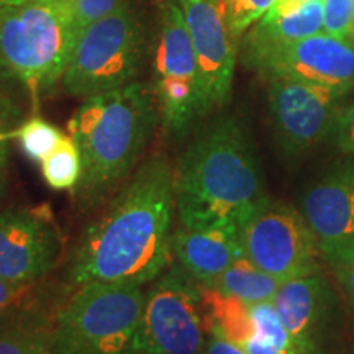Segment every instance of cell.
I'll use <instances>...</instances> for the list:
<instances>
[{"label": "cell", "instance_id": "cell-29", "mask_svg": "<svg viewBox=\"0 0 354 354\" xmlns=\"http://www.w3.org/2000/svg\"><path fill=\"white\" fill-rule=\"evenodd\" d=\"M342 282L344 292H346V297L349 300V304L354 307V258L351 263L348 264V268L344 269V272L339 276L338 279Z\"/></svg>", "mask_w": 354, "mask_h": 354}, {"label": "cell", "instance_id": "cell-26", "mask_svg": "<svg viewBox=\"0 0 354 354\" xmlns=\"http://www.w3.org/2000/svg\"><path fill=\"white\" fill-rule=\"evenodd\" d=\"M330 136L339 151L354 156V104L338 110Z\"/></svg>", "mask_w": 354, "mask_h": 354}, {"label": "cell", "instance_id": "cell-1", "mask_svg": "<svg viewBox=\"0 0 354 354\" xmlns=\"http://www.w3.org/2000/svg\"><path fill=\"white\" fill-rule=\"evenodd\" d=\"M174 212V166L156 154L136 167L79 238L69 259V284H151L172 263Z\"/></svg>", "mask_w": 354, "mask_h": 354}, {"label": "cell", "instance_id": "cell-10", "mask_svg": "<svg viewBox=\"0 0 354 354\" xmlns=\"http://www.w3.org/2000/svg\"><path fill=\"white\" fill-rule=\"evenodd\" d=\"M241 61L261 77L354 88V39L318 33L299 41L241 46Z\"/></svg>", "mask_w": 354, "mask_h": 354}, {"label": "cell", "instance_id": "cell-22", "mask_svg": "<svg viewBox=\"0 0 354 354\" xmlns=\"http://www.w3.org/2000/svg\"><path fill=\"white\" fill-rule=\"evenodd\" d=\"M276 0H221L225 19L233 37L241 41L245 33L271 10Z\"/></svg>", "mask_w": 354, "mask_h": 354}, {"label": "cell", "instance_id": "cell-18", "mask_svg": "<svg viewBox=\"0 0 354 354\" xmlns=\"http://www.w3.org/2000/svg\"><path fill=\"white\" fill-rule=\"evenodd\" d=\"M21 304L0 318V354H41L51 348L57 308Z\"/></svg>", "mask_w": 354, "mask_h": 354}, {"label": "cell", "instance_id": "cell-17", "mask_svg": "<svg viewBox=\"0 0 354 354\" xmlns=\"http://www.w3.org/2000/svg\"><path fill=\"white\" fill-rule=\"evenodd\" d=\"M323 32V0H310L297 6H272L240 43L241 46H269L299 41Z\"/></svg>", "mask_w": 354, "mask_h": 354}, {"label": "cell", "instance_id": "cell-14", "mask_svg": "<svg viewBox=\"0 0 354 354\" xmlns=\"http://www.w3.org/2000/svg\"><path fill=\"white\" fill-rule=\"evenodd\" d=\"M180 8L196 53L207 115L227 105L232 97L240 41L230 30L221 0H185Z\"/></svg>", "mask_w": 354, "mask_h": 354}, {"label": "cell", "instance_id": "cell-30", "mask_svg": "<svg viewBox=\"0 0 354 354\" xmlns=\"http://www.w3.org/2000/svg\"><path fill=\"white\" fill-rule=\"evenodd\" d=\"M25 2L26 0H0V17H3L7 12L13 10V8L21 6V3Z\"/></svg>", "mask_w": 354, "mask_h": 354}, {"label": "cell", "instance_id": "cell-33", "mask_svg": "<svg viewBox=\"0 0 354 354\" xmlns=\"http://www.w3.org/2000/svg\"><path fill=\"white\" fill-rule=\"evenodd\" d=\"M159 2H166V3H177V6H180V3L185 2V0H159Z\"/></svg>", "mask_w": 354, "mask_h": 354}, {"label": "cell", "instance_id": "cell-20", "mask_svg": "<svg viewBox=\"0 0 354 354\" xmlns=\"http://www.w3.org/2000/svg\"><path fill=\"white\" fill-rule=\"evenodd\" d=\"M41 176L48 187L74 192L82 177V158L73 136L64 135L55 151L41 162Z\"/></svg>", "mask_w": 354, "mask_h": 354}, {"label": "cell", "instance_id": "cell-7", "mask_svg": "<svg viewBox=\"0 0 354 354\" xmlns=\"http://www.w3.org/2000/svg\"><path fill=\"white\" fill-rule=\"evenodd\" d=\"M151 68L161 130L169 140H184L194 123L205 115L196 53L183 8L177 3L159 2Z\"/></svg>", "mask_w": 354, "mask_h": 354}, {"label": "cell", "instance_id": "cell-28", "mask_svg": "<svg viewBox=\"0 0 354 354\" xmlns=\"http://www.w3.org/2000/svg\"><path fill=\"white\" fill-rule=\"evenodd\" d=\"M203 354H246L243 353L240 348H236L227 339L220 338V336L209 335V339H207V346Z\"/></svg>", "mask_w": 354, "mask_h": 354}, {"label": "cell", "instance_id": "cell-24", "mask_svg": "<svg viewBox=\"0 0 354 354\" xmlns=\"http://www.w3.org/2000/svg\"><path fill=\"white\" fill-rule=\"evenodd\" d=\"M64 2L69 7L74 21H76L77 30L81 32L94 21L104 19V17L127 6L130 0H64Z\"/></svg>", "mask_w": 354, "mask_h": 354}, {"label": "cell", "instance_id": "cell-8", "mask_svg": "<svg viewBox=\"0 0 354 354\" xmlns=\"http://www.w3.org/2000/svg\"><path fill=\"white\" fill-rule=\"evenodd\" d=\"M207 339L201 289L171 263L146 290L145 308L128 354H203Z\"/></svg>", "mask_w": 354, "mask_h": 354}, {"label": "cell", "instance_id": "cell-12", "mask_svg": "<svg viewBox=\"0 0 354 354\" xmlns=\"http://www.w3.org/2000/svg\"><path fill=\"white\" fill-rule=\"evenodd\" d=\"M300 212L322 259L339 279L354 258V161L333 166L310 185Z\"/></svg>", "mask_w": 354, "mask_h": 354}, {"label": "cell", "instance_id": "cell-13", "mask_svg": "<svg viewBox=\"0 0 354 354\" xmlns=\"http://www.w3.org/2000/svg\"><path fill=\"white\" fill-rule=\"evenodd\" d=\"M63 240L46 207H10L0 212V277L37 286L53 271Z\"/></svg>", "mask_w": 354, "mask_h": 354}, {"label": "cell", "instance_id": "cell-15", "mask_svg": "<svg viewBox=\"0 0 354 354\" xmlns=\"http://www.w3.org/2000/svg\"><path fill=\"white\" fill-rule=\"evenodd\" d=\"M271 304L300 353L326 354L336 299L320 271L282 282Z\"/></svg>", "mask_w": 354, "mask_h": 354}, {"label": "cell", "instance_id": "cell-6", "mask_svg": "<svg viewBox=\"0 0 354 354\" xmlns=\"http://www.w3.org/2000/svg\"><path fill=\"white\" fill-rule=\"evenodd\" d=\"M146 56L141 15L130 2L77 35L61 87L71 97L105 94L138 77Z\"/></svg>", "mask_w": 354, "mask_h": 354}, {"label": "cell", "instance_id": "cell-23", "mask_svg": "<svg viewBox=\"0 0 354 354\" xmlns=\"http://www.w3.org/2000/svg\"><path fill=\"white\" fill-rule=\"evenodd\" d=\"M323 28L333 37L354 39V0H323Z\"/></svg>", "mask_w": 354, "mask_h": 354}, {"label": "cell", "instance_id": "cell-3", "mask_svg": "<svg viewBox=\"0 0 354 354\" xmlns=\"http://www.w3.org/2000/svg\"><path fill=\"white\" fill-rule=\"evenodd\" d=\"M158 127L151 84L135 81L84 99L68 122L82 158L81 183L73 192L82 209H94L130 177Z\"/></svg>", "mask_w": 354, "mask_h": 354}, {"label": "cell", "instance_id": "cell-32", "mask_svg": "<svg viewBox=\"0 0 354 354\" xmlns=\"http://www.w3.org/2000/svg\"><path fill=\"white\" fill-rule=\"evenodd\" d=\"M304 2H310V0H276V3H274V6H277V7L297 6V3H304Z\"/></svg>", "mask_w": 354, "mask_h": 354}, {"label": "cell", "instance_id": "cell-16", "mask_svg": "<svg viewBox=\"0 0 354 354\" xmlns=\"http://www.w3.org/2000/svg\"><path fill=\"white\" fill-rule=\"evenodd\" d=\"M243 256L236 225H179L171 234V258L197 286H210Z\"/></svg>", "mask_w": 354, "mask_h": 354}, {"label": "cell", "instance_id": "cell-27", "mask_svg": "<svg viewBox=\"0 0 354 354\" xmlns=\"http://www.w3.org/2000/svg\"><path fill=\"white\" fill-rule=\"evenodd\" d=\"M33 289L35 286L19 284V282H10L0 277V318L24 302V299L30 295Z\"/></svg>", "mask_w": 354, "mask_h": 354}, {"label": "cell", "instance_id": "cell-19", "mask_svg": "<svg viewBox=\"0 0 354 354\" xmlns=\"http://www.w3.org/2000/svg\"><path fill=\"white\" fill-rule=\"evenodd\" d=\"M281 284L282 282L277 281L276 277L261 271L245 256H240L214 284L203 287H212L221 294L232 295V297L253 305L271 302Z\"/></svg>", "mask_w": 354, "mask_h": 354}, {"label": "cell", "instance_id": "cell-25", "mask_svg": "<svg viewBox=\"0 0 354 354\" xmlns=\"http://www.w3.org/2000/svg\"><path fill=\"white\" fill-rule=\"evenodd\" d=\"M20 123V110L3 92H0V171L7 169L8 143L13 140V133Z\"/></svg>", "mask_w": 354, "mask_h": 354}, {"label": "cell", "instance_id": "cell-4", "mask_svg": "<svg viewBox=\"0 0 354 354\" xmlns=\"http://www.w3.org/2000/svg\"><path fill=\"white\" fill-rule=\"evenodd\" d=\"M77 35L64 0H26L0 17V77L37 100L61 82Z\"/></svg>", "mask_w": 354, "mask_h": 354}, {"label": "cell", "instance_id": "cell-34", "mask_svg": "<svg viewBox=\"0 0 354 354\" xmlns=\"http://www.w3.org/2000/svg\"><path fill=\"white\" fill-rule=\"evenodd\" d=\"M41 354H53V353H51V349H48V351H44V353H41Z\"/></svg>", "mask_w": 354, "mask_h": 354}, {"label": "cell", "instance_id": "cell-2", "mask_svg": "<svg viewBox=\"0 0 354 354\" xmlns=\"http://www.w3.org/2000/svg\"><path fill=\"white\" fill-rule=\"evenodd\" d=\"M180 225H240L269 198L264 172L245 125L233 115L194 136L174 167Z\"/></svg>", "mask_w": 354, "mask_h": 354}, {"label": "cell", "instance_id": "cell-11", "mask_svg": "<svg viewBox=\"0 0 354 354\" xmlns=\"http://www.w3.org/2000/svg\"><path fill=\"white\" fill-rule=\"evenodd\" d=\"M349 92L322 84L269 79V118L284 154L300 156L328 136L336 113Z\"/></svg>", "mask_w": 354, "mask_h": 354}, {"label": "cell", "instance_id": "cell-21", "mask_svg": "<svg viewBox=\"0 0 354 354\" xmlns=\"http://www.w3.org/2000/svg\"><path fill=\"white\" fill-rule=\"evenodd\" d=\"M64 133L41 117H32L21 122L13 133L20 149L30 161L41 162L57 148Z\"/></svg>", "mask_w": 354, "mask_h": 354}, {"label": "cell", "instance_id": "cell-5", "mask_svg": "<svg viewBox=\"0 0 354 354\" xmlns=\"http://www.w3.org/2000/svg\"><path fill=\"white\" fill-rule=\"evenodd\" d=\"M143 286L87 282L56 310L53 354H128L145 308Z\"/></svg>", "mask_w": 354, "mask_h": 354}, {"label": "cell", "instance_id": "cell-31", "mask_svg": "<svg viewBox=\"0 0 354 354\" xmlns=\"http://www.w3.org/2000/svg\"><path fill=\"white\" fill-rule=\"evenodd\" d=\"M7 184H8L7 169L0 171V212H2V202H3V198H6V194H7Z\"/></svg>", "mask_w": 354, "mask_h": 354}, {"label": "cell", "instance_id": "cell-9", "mask_svg": "<svg viewBox=\"0 0 354 354\" xmlns=\"http://www.w3.org/2000/svg\"><path fill=\"white\" fill-rule=\"evenodd\" d=\"M243 256L277 281L320 271V251L302 212L271 197L238 225Z\"/></svg>", "mask_w": 354, "mask_h": 354}]
</instances>
